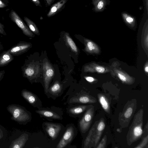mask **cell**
Returning <instances> with one entry per match:
<instances>
[{
	"label": "cell",
	"instance_id": "cell-32",
	"mask_svg": "<svg viewBox=\"0 0 148 148\" xmlns=\"http://www.w3.org/2000/svg\"><path fill=\"white\" fill-rule=\"evenodd\" d=\"M32 2L37 6H41V4L39 0H31Z\"/></svg>",
	"mask_w": 148,
	"mask_h": 148
},
{
	"label": "cell",
	"instance_id": "cell-9",
	"mask_svg": "<svg viewBox=\"0 0 148 148\" xmlns=\"http://www.w3.org/2000/svg\"><path fill=\"white\" fill-rule=\"evenodd\" d=\"M32 46L30 42L20 41L8 50L13 56H18L27 51Z\"/></svg>",
	"mask_w": 148,
	"mask_h": 148
},
{
	"label": "cell",
	"instance_id": "cell-29",
	"mask_svg": "<svg viewBox=\"0 0 148 148\" xmlns=\"http://www.w3.org/2000/svg\"><path fill=\"white\" fill-rule=\"evenodd\" d=\"M96 70L97 71L100 73H103L105 71V69L102 66H97L95 68Z\"/></svg>",
	"mask_w": 148,
	"mask_h": 148
},
{
	"label": "cell",
	"instance_id": "cell-16",
	"mask_svg": "<svg viewBox=\"0 0 148 148\" xmlns=\"http://www.w3.org/2000/svg\"><path fill=\"white\" fill-rule=\"evenodd\" d=\"M65 41L67 45L75 53L78 52L77 48L75 43L70 36L69 33L66 32L64 35Z\"/></svg>",
	"mask_w": 148,
	"mask_h": 148
},
{
	"label": "cell",
	"instance_id": "cell-2",
	"mask_svg": "<svg viewBox=\"0 0 148 148\" xmlns=\"http://www.w3.org/2000/svg\"><path fill=\"white\" fill-rule=\"evenodd\" d=\"M130 129L128 143L130 145L139 139L143 133V110L141 109L135 116Z\"/></svg>",
	"mask_w": 148,
	"mask_h": 148
},
{
	"label": "cell",
	"instance_id": "cell-7",
	"mask_svg": "<svg viewBox=\"0 0 148 148\" xmlns=\"http://www.w3.org/2000/svg\"><path fill=\"white\" fill-rule=\"evenodd\" d=\"M94 109L92 107L88 109L79 122L80 130L82 133H85L88 130L92 121Z\"/></svg>",
	"mask_w": 148,
	"mask_h": 148
},
{
	"label": "cell",
	"instance_id": "cell-1",
	"mask_svg": "<svg viewBox=\"0 0 148 148\" xmlns=\"http://www.w3.org/2000/svg\"><path fill=\"white\" fill-rule=\"evenodd\" d=\"M8 112L11 115V119L19 125H26L31 119L30 112L23 106L12 104L6 108Z\"/></svg>",
	"mask_w": 148,
	"mask_h": 148
},
{
	"label": "cell",
	"instance_id": "cell-22",
	"mask_svg": "<svg viewBox=\"0 0 148 148\" xmlns=\"http://www.w3.org/2000/svg\"><path fill=\"white\" fill-rule=\"evenodd\" d=\"M62 86L61 84L58 81H56L50 87L49 90L51 93L55 94L60 92Z\"/></svg>",
	"mask_w": 148,
	"mask_h": 148
},
{
	"label": "cell",
	"instance_id": "cell-21",
	"mask_svg": "<svg viewBox=\"0 0 148 148\" xmlns=\"http://www.w3.org/2000/svg\"><path fill=\"white\" fill-rule=\"evenodd\" d=\"M86 106H79L71 108L69 112L73 114H80L84 111L87 107Z\"/></svg>",
	"mask_w": 148,
	"mask_h": 148
},
{
	"label": "cell",
	"instance_id": "cell-5",
	"mask_svg": "<svg viewBox=\"0 0 148 148\" xmlns=\"http://www.w3.org/2000/svg\"><path fill=\"white\" fill-rule=\"evenodd\" d=\"M55 74L54 68L47 60L43 62V75L45 85V90L46 92L48 91L49 84Z\"/></svg>",
	"mask_w": 148,
	"mask_h": 148
},
{
	"label": "cell",
	"instance_id": "cell-34",
	"mask_svg": "<svg viewBox=\"0 0 148 148\" xmlns=\"http://www.w3.org/2000/svg\"><path fill=\"white\" fill-rule=\"evenodd\" d=\"M103 3L102 1H100L98 5V8L99 9H100L102 8L103 6Z\"/></svg>",
	"mask_w": 148,
	"mask_h": 148
},
{
	"label": "cell",
	"instance_id": "cell-14",
	"mask_svg": "<svg viewBox=\"0 0 148 148\" xmlns=\"http://www.w3.org/2000/svg\"><path fill=\"white\" fill-rule=\"evenodd\" d=\"M96 101V99L88 95H82L79 97H73L71 102L73 103H94Z\"/></svg>",
	"mask_w": 148,
	"mask_h": 148
},
{
	"label": "cell",
	"instance_id": "cell-28",
	"mask_svg": "<svg viewBox=\"0 0 148 148\" xmlns=\"http://www.w3.org/2000/svg\"><path fill=\"white\" fill-rule=\"evenodd\" d=\"M87 49L89 51H92V49H95L93 46V44L92 42L90 41H88L87 43Z\"/></svg>",
	"mask_w": 148,
	"mask_h": 148
},
{
	"label": "cell",
	"instance_id": "cell-33",
	"mask_svg": "<svg viewBox=\"0 0 148 148\" xmlns=\"http://www.w3.org/2000/svg\"><path fill=\"white\" fill-rule=\"evenodd\" d=\"M55 0H45L47 5L48 6L51 5Z\"/></svg>",
	"mask_w": 148,
	"mask_h": 148
},
{
	"label": "cell",
	"instance_id": "cell-31",
	"mask_svg": "<svg viewBox=\"0 0 148 148\" xmlns=\"http://www.w3.org/2000/svg\"><path fill=\"white\" fill-rule=\"evenodd\" d=\"M5 73V71L4 70L0 71V82L3 78Z\"/></svg>",
	"mask_w": 148,
	"mask_h": 148
},
{
	"label": "cell",
	"instance_id": "cell-4",
	"mask_svg": "<svg viewBox=\"0 0 148 148\" xmlns=\"http://www.w3.org/2000/svg\"><path fill=\"white\" fill-rule=\"evenodd\" d=\"M28 59L25 60L23 65L21 67L22 75L31 82L38 75L40 67L33 61Z\"/></svg>",
	"mask_w": 148,
	"mask_h": 148
},
{
	"label": "cell",
	"instance_id": "cell-11",
	"mask_svg": "<svg viewBox=\"0 0 148 148\" xmlns=\"http://www.w3.org/2000/svg\"><path fill=\"white\" fill-rule=\"evenodd\" d=\"M46 130L48 135L53 140L57 137L61 129V126L59 124L46 123Z\"/></svg>",
	"mask_w": 148,
	"mask_h": 148
},
{
	"label": "cell",
	"instance_id": "cell-6",
	"mask_svg": "<svg viewBox=\"0 0 148 148\" xmlns=\"http://www.w3.org/2000/svg\"><path fill=\"white\" fill-rule=\"evenodd\" d=\"M10 17L11 20L21 29L25 35L31 38L34 37L35 35L34 33L14 11L13 10L11 11Z\"/></svg>",
	"mask_w": 148,
	"mask_h": 148
},
{
	"label": "cell",
	"instance_id": "cell-13",
	"mask_svg": "<svg viewBox=\"0 0 148 148\" xmlns=\"http://www.w3.org/2000/svg\"><path fill=\"white\" fill-rule=\"evenodd\" d=\"M67 0H60L53 4L47 14V17H51L58 12L64 7Z\"/></svg>",
	"mask_w": 148,
	"mask_h": 148
},
{
	"label": "cell",
	"instance_id": "cell-38",
	"mask_svg": "<svg viewBox=\"0 0 148 148\" xmlns=\"http://www.w3.org/2000/svg\"><path fill=\"white\" fill-rule=\"evenodd\" d=\"M126 20H127V21L128 22H132L133 21V19L130 17L127 18Z\"/></svg>",
	"mask_w": 148,
	"mask_h": 148
},
{
	"label": "cell",
	"instance_id": "cell-20",
	"mask_svg": "<svg viewBox=\"0 0 148 148\" xmlns=\"http://www.w3.org/2000/svg\"><path fill=\"white\" fill-rule=\"evenodd\" d=\"M97 121L96 122L90 130L84 143V147L88 148L91 140L92 135L95 131Z\"/></svg>",
	"mask_w": 148,
	"mask_h": 148
},
{
	"label": "cell",
	"instance_id": "cell-17",
	"mask_svg": "<svg viewBox=\"0 0 148 148\" xmlns=\"http://www.w3.org/2000/svg\"><path fill=\"white\" fill-rule=\"evenodd\" d=\"M98 96L99 102L103 108L106 112L109 113L110 112V106L106 98L102 94H99Z\"/></svg>",
	"mask_w": 148,
	"mask_h": 148
},
{
	"label": "cell",
	"instance_id": "cell-23",
	"mask_svg": "<svg viewBox=\"0 0 148 148\" xmlns=\"http://www.w3.org/2000/svg\"><path fill=\"white\" fill-rule=\"evenodd\" d=\"M7 136L6 130L4 127L0 124V143L5 141Z\"/></svg>",
	"mask_w": 148,
	"mask_h": 148
},
{
	"label": "cell",
	"instance_id": "cell-35",
	"mask_svg": "<svg viewBox=\"0 0 148 148\" xmlns=\"http://www.w3.org/2000/svg\"><path fill=\"white\" fill-rule=\"evenodd\" d=\"M85 78L87 81L90 82H92L94 80V78L91 77H87Z\"/></svg>",
	"mask_w": 148,
	"mask_h": 148
},
{
	"label": "cell",
	"instance_id": "cell-3",
	"mask_svg": "<svg viewBox=\"0 0 148 148\" xmlns=\"http://www.w3.org/2000/svg\"><path fill=\"white\" fill-rule=\"evenodd\" d=\"M28 139L27 133L16 130L9 137L8 148H23Z\"/></svg>",
	"mask_w": 148,
	"mask_h": 148
},
{
	"label": "cell",
	"instance_id": "cell-12",
	"mask_svg": "<svg viewBox=\"0 0 148 148\" xmlns=\"http://www.w3.org/2000/svg\"><path fill=\"white\" fill-rule=\"evenodd\" d=\"M14 56L8 51H5L0 54V67L5 66L14 59Z\"/></svg>",
	"mask_w": 148,
	"mask_h": 148
},
{
	"label": "cell",
	"instance_id": "cell-27",
	"mask_svg": "<svg viewBox=\"0 0 148 148\" xmlns=\"http://www.w3.org/2000/svg\"><path fill=\"white\" fill-rule=\"evenodd\" d=\"M4 26L0 22V34L4 35L6 36L7 34L5 32L4 29Z\"/></svg>",
	"mask_w": 148,
	"mask_h": 148
},
{
	"label": "cell",
	"instance_id": "cell-39",
	"mask_svg": "<svg viewBox=\"0 0 148 148\" xmlns=\"http://www.w3.org/2000/svg\"><path fill=\"white\" fill-rule=\"evenodd\" d=\"M145 71L147 72H148V66H147L145 68Z\"/></svg>",
	"mask_w": 148,
	"mask_h": 148
},
{
	"label": "cell",
	"instance_id": "cell-26",
	"mask_svg": "<svg viewBox=\"0 0 148 148\" xmlns=\"http://www.w3.org/2000/svg\"><path fill=\"white\" fill-rule=\"evenodd\" d=\"M148 143V136L145 137L143 139L141 143L135 148H143L145 147L146 145H147Z\"/></svg>",
	"mask_w": 148,
	"mask_h": 148
},
{
	"label": "cell",
	"instance_id": "cell-37",
	"mask_svg": "<svg viewBox=\"0 0 148 148\" xmlns=\"http://www.w3.org/2000/svg\"><path fill=\"white\" fill-rule=\"evenodd\" d=\"M3 49L4 47L3 45L2 44L1 42L0 41V52L3 50Z\"/></svg>",
	"mask_w": 148,
	"mask_h": 148
},
{
	"label": "cell",
	"instance_id": "cell-15",
	"mask_svg": "<svg viewBox=\"0 0 148 148\" xmlns=\"http://www.w3.org/2000/svg\"><path fill=\"white\" fill-rule=\"evenodd\" d=\"M21 95L22 97L31 105H34L37 100L36 95L26 89H23L21 91Z\"/></svg>",
	"mask_w": 148,
	"mask_h": 148
},
{
	"label": "cell",
	"instance_id": "cell-30",
	"mask_svg": "<svg viewBox=\"0 0 148 148\" xmlns=\"http://www.w3.org/2000/svg\"><path fill=\"white\" fill-rule=\"evenodd\" d=\"M118 76L119 78L120 79V80H121L123 82H126V77L122 74L120 73H118Z\"/></svg>",
	"mask_w": 148,
	"mask_h": 148
},
{
	"label": "cell",
	"instance_id": "cell-19",
	"mask_svg": "<svg viewBox=\"0 0 148 148\" xmlns=\"http://www.w3.org/2000/svg\"><path fill=\"white\" fill-rule=\"evenodd\" d=\"M24 18L30 30L34 34L39 35L40 34L39 30L36 24L27 17L24 16Z\"/></svg>",
	"mask_w": 148,
	"mask_h": 148
},
{
	"label": "cell",
	"instance_id": "cell-10",
	"mask_svg": "<svg viewBox=\"0 0 148 148\" xmlns=\"http://www.w3.org/2000/svg\"><path fill=\"white\" fill-rule=\"evenodd\" d=\"M74 135V131L72 126L68 127L62 137L57 145L56 148H63L65 147L71 142Z\"/></svg>",
	"mask_w": 148,
	"mask_h": 148
},
{
	"label": "cell",
	"instance_id": "cell-24",
	"mask_svg": "<svg viewBox=\"0 0 148 148\" xmlns=\"http://www.w3.org/2000/svg\"><path fill=\"white\" fill-rule=\"evenodd\" d=\"M133 108L132 107H128L124 113V117L126 119L130 118L133 113Z\"/></svg>",
	"mask_w": 148,
	"mask_h": 148
},
{
	"label": "cell",
	"instance_id": "cell-36",
	"mask_svg": "<svg viewBox=\"0 0 148 148\" xmlns=\"http://www.w3.org/2000/svg\"><path fill=\"white\" fill-rule=\"evenodd\" d=\"M6 5L1 0H0V8H2L5 7Z\"/></svg>",
	"mask_w": 148,
	"mask_h": 148
},
{
	"label": "cell",
	"instance_id": "cell-8",
	"mask_svg": "<svg viewBox=\"0 0 148 148\" xmlns=\"http://www.w3.org/2000/svg\"><path fill=\"white\" fill-rule=\"evenodd\" d=\"M105 127L104 121L101 118L99 121H97L95 131L88 147H95L99 141L102 133Z\"/></svg>",
	"mask_w": 148,
	"mask_h": 148
},
{
	"label": "cell",
	"instance_id": "cell-18",
	"mask_svg": "<svg viewBox=\"0 0 148 148\" xmlns=\"http://www.w3.org/2000/svg\"><path fill=\"white\" fill-rule=\"evenodd\" d=\"M36 112L40 115L46 117L55 119H59L60 118V116L58 115L51 111L41 110H36Z\"/></svg>",
	"mask_w": 148,
	"mask_h": 148
},
{
	"label": "cell",
	"instance_id": "cell-25",
	"mask_svg": "<svg viewBox=\"0 0 148 148\" xmlns=\"http://www.w3.org/2000/svg\"><path fill=\"white\" fill-rule=\"evenodd\" d=\"M107 140V136L105 135L102 138L101 142L99 143L97 148H104L105 147Z\"/></svg>",
	"mask_w": 148,
	"mask_h": 148
}]
</instances>
